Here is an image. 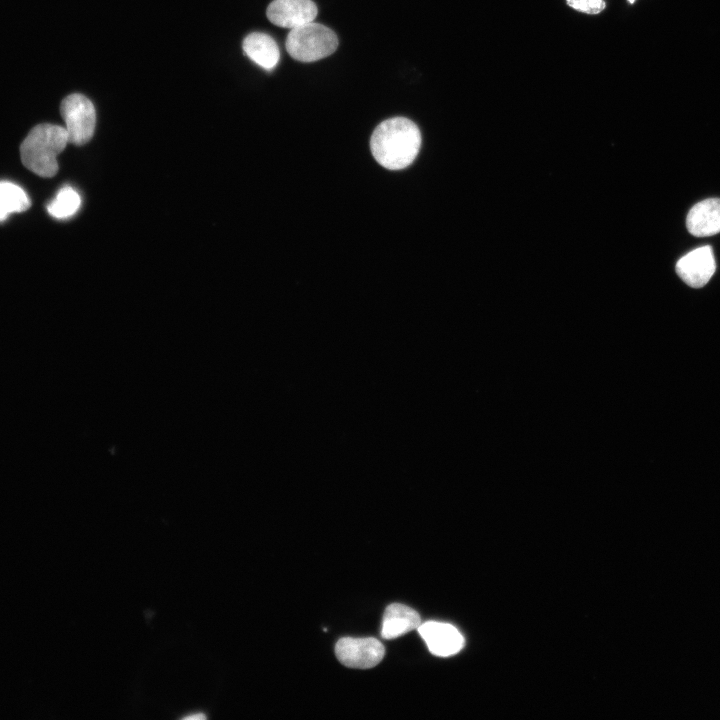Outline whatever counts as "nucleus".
Masks as SVG:
<instances>
[{"label":"nucleus","mask_w":720,"mask_h":720,"mask_svg":"<svg viewBox=\"0 0 720 720\" xmlns=\"http://www.w3.org/2000/svg\"><path fill=\"white\" fill-rule=\"evenodd\" d=\"M688 231L697 237L720 232V199L709 198L694 205L686 218Z\"/></svg>","instance_id":"obj_9"},{"label":"nucleus","mask_w":720,"mask_h":720,"mask_svg":"<svg viewBox=\"0 0 720 720\" xmlns=\"http://www.w3.org/2000/svg\"><path fill=\"white\" fill-rule=\"evenodd\" d=\"M715 269L713 251L708 245L690 251L676 263L678 276L693 288L706 285L713 276Z\"/></svg>","instance_id":"obj_6"},{"label":"nucleus","mask_w":720,"mask_h":720,"mask_svg":"<svg viewBox=\"0 0 720 720\" xmlns=\"http://www.w3.org/2000/svg\"><path fill=\"white\" fill-rule=\"evenodd\" d=\"M30 206L26 193L19 186L7 182H0V211L4 216L13 212H23Z\"/></svg>","instance_id":"obj_12"},{"label":"nucleus","mask_w":720,"mask_h":720,"mask_svg":"<svg viewBox=\"0 0 720 720\" xmlns=\"http://www.w3.org/2000/svg\"><path fill=\"white\" fill-rule=\"evenodd\" d=\"M4 219H6V217H5V216L1 213V211H0V221H2V220H4Z\"/></svg>","instance_id":"obj_16"},{"label":"nucleus","mask_w":720,"mask_h":720,"mask_svg":"<svg viewBox=\"0 0 720 720\" xmlns=\"http://www.w3.org/2000/svg\"><path fill=\"white\" fill-rule=\"evenodd\" d=\"M429 651L440 657H448L458 653L463 645L464 638L451 624L427 621L417 628Z\"/></svg>","instance_id":"obj_8"},{"label":"nucleus","mask_w":720,"mask_h":720,"mask_svg":"<svg viewBox=\"0 0 720 720\" xmlns=\"http://www.w3.org/2000/svg\"><path fill=\"white\" fill-rule=\"evenodd\" d=\"M318 9L312 0H274L266 10L271 23L283 28H296L313 22Z\"/></svg>","instance_id":"obj_7"},{"label":"nucleus","mask_w":720,"mask_h":720,"mask_svg":"<svg viewBox=\"0 0 720 720\" xmlns=\"http://www.w3.org/2000/svg\"><path fill=\"white\" fill-rule=\"evenodd\" d=\"M336 34L328 27L310 22L291 29L286 40L290 56L300 62H314L335 52Z\"/></svg>","instance_id":"obj_3"},{"label":"nucleus","mask_w":720,"mask_h":720,"mask_svg":"<svg viewBox=\"0 0 720 720\" xmlns=\"http://www.w3.org/2000/svg\"><path fill=\"white\" fill-rule=\"evenodd\" d=\"M242 47L248 58L266 70H272L279 61L278 45L268 34L251 33L244 39Z\"/></svg>","instance_id":"obj_11"},{"label":"nucleus","mask_w":720,"mask_h":720,"mask_svg":"<svg viewBox=\"0 0 720 720\" xmlns=\"http://www.w3.org/2000/svg\"><path fill=\"white\" fill-rule=\"evenodd\" d=\"M420 624L421 618L417 611L404 604L392 603L384 612L381 636L384 639H395L417 629Z\"/></svg>","instance_id":"obj_10"},{"label":"nucleus","mask_w":720,"mask_h":720,"mask_svg":"<svg viewBox=\"0 0 720 720\" xmlns=\"http://www.w3.org/2000/svg\"><path fill=\"white\" fill-rule=\"evenodd\" d=\"M60 112L65 122L68 141L83 145L94 134L96 112L92 102L82 94H71L63 99Z\"/></svg>","instance_id":"obj_4"},{"label":"nucleus","mask_w":720,"mask_h":720,"mask_svg":"<svg viewBox=\"0 0 720 720\" xmlns=\"http://www.w3.org/2000/svg\"><path fill=\"white\" fill-rule=\"evenodd\" d=\"M186 719H194V718H205V716L202 715H189L185 717Z\"/></svg>","instance_id":"obj_15"},{"label":"nucleus","mask_w":720,"mask_h":720,"mask_svg":"<svg viewBox=\"0 0 720 720\" xmlns=\"http://www.w3.org/2000/svg\"><path fill=\"white\" fill-rule=\"evenodd\" d=\"M81 200L79 194L72 187L62 188L55 199L47 206L48 212L56 218H67L76 213Z\"/></svg>","instance_id":"obj_13"},{"label":"nucleus","mask_w":720,"mask_h":720,"mask_svg":"<svg viewBox=\"0 0 720 720\" xmlns=\"http://www.w3.org/2000/svg\"><path fill=\"white\" fill-rule=\"evenodd\" d=\"M335 654L340 663L346 667L369 669L381 662L385 648L379 640L372 637H345L336 643Z\"/></svg>","instance_id":"obj_5"},{"label":"nucleus","mask_w":720,"mask_h":720,"mask_svg":"<svg viewBox=\"0 0 720 720\" xmlns=\"http://www.w3.org/2000/svg\"><path fill=\"white\" fill-rule=\"evenodd\" d=\"M64 127L43 123L28 133L20 146L23 165L41 177H52L58 171L57 156L68 143Z\"/></svg>","instance_id":"obj_2"},{"label":"nucleus","mask_w":720,"mask_h":720,"mask_svg":"<svg viewBox=\"0 0 720 720\" xmlns=\"http://www.w3.org/2000/svg\"><path fill=\"white\" fill-rule=\"evenodd\" d=\"M630 3H634L635 0H628Z\"/></svg>","instance_id":"obj_17"},{"label":"nucleus","mask_w":720,"mask_h":720,"mask_svg":"<svg viewBox=\"0 0 720 720\" xmlns=\"http://www.w3.org/2000/svg\"><path fill=\"white\" fill-rule=\"evenodd\" d=\"M567 4L573 9L587 13L598 14L605 9L604 0H566Z\"/></svg>","instance_id":"obj_14"},{"label":"nucleus","mask_w":720,"mask_h":720,"mask_svg":"<svg viewBox=\"0 0 720 720\" xmlns=\"http://www.w3.org/2000/svg\"><path fill=\"white\" fill-rule=\"evenodd\" d=\"M421 146L417 125L404 117L381 122L373 131L370 148L376 161L384 168L399 170L409 166Z\"/></svg>","instance_id":"obj_1"}]
</instances>
